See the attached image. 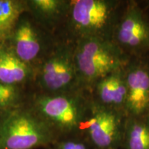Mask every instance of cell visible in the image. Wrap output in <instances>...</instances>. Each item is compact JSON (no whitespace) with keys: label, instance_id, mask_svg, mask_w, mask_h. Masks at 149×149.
<instances>
[{"label":"cell","instance_id":"6da1fadb","mask_svg":"<svg viewBox=\"0 0 149 149\" xmlns=\"http://www.w3.org/2000/svg\"><path fill=\"white\" fill-rule=\"evenodd\" d=\"M126 1L70 0L62 39L75 42L87 38L112 41Z\"/></svg>","mask_w":149,"mask_h":149},{"label":"cell","instance_id":"7a4b0ae2","mask_svg":"<svg viewBox=\"0 0 149 149\" xmlns=\"http://www.w3.org/2000/svg\"><path fill=\"white\" fill-rule=\"evenodd\" d=\"M58 137L32 109L19 107L5 111L0 121V149L48 148Z\"/></svg>","mask_w":149,"mask_h":149},{"label":"cell","instance_id":"3957f363","mask_svg":"<svg viewBox=\"0 0 149 149\" xmlns=\"http://www.w3.org/2000/svg\"><path fill=\"white\" fill-rule=\"evenodd\" d=\"M90 101L89 93L84 90L59 94L42 93L35 98L32 109L59 137L78 133Z\"/></svg>","mask_w":149,"mask_h":149},{"label":"cell","instance_id":"277c9868","mask_svg":"<svg viewBox=\"0 0 149 149\" xmlns=\"http://www.w3.org/2000/svg\"><path fill=\"white\" fill-rule=\"evenodd\" d=\"M74 59L80 87L87 92L97 80L124 67L128 60L112 41L96 38L74 42Z\"/></svg>","mask_w":149,"mask_h":149},{"label":"cell","instance_id":"5b68a950","mask_svg":"<svg viewBox=\"0 0 149 149\" xmlns=\"http://www.w3.org/2000/svg\"><path fill=\"white\" fill-rule=\"evenodd\" d=\"M44 93L59 94L82 90L74 59V43L57 40L40 65L37 74Z\"/></svg>","mask_w":149,"mask_h":149},{"label":"cell","instance_id":"8992f818","mask_svg":"<svg viewBox=\"0 0 149 149\" xmlns=\"http://www.w3.org/2000/svg\"><path fill=\"white\" fill-rule=\"evenodd\" d=\"M126 118L125 111L101 107L91 100L78 133L95 149L122 148Z\"/></svg>","mask_w":149,"mask_h":149},{"label":"cell","instance_id":"52a82bcc","mask_svg":"<svg viewBox=\"0 0 149 149\" xmlns=\"http://www.w3.org/2000/svg\"><path fill=\"white\" fill-rule=\"evenodd\" d=\"M112 42L128 59L149 54V17L138 1H126Z\"/></svg>","mask_w":149,"mask_h":149},{"label":"cell","instance_id":"ba28073f","mask_svg":"<svg viewBox=\"0 0 149 149\" xmlns=\"http://www.w3.org/2000/svg\"><path fill=\"white\" fill-rule=\"evenodd\" d=\"M123 69L127 86L126 115H149V54L129 58Z\"/></svg>","mask_w":149,"mask_h":149},{"label":"cell","instance_id":"9c48e42d","mask_svg":"<svg viewBox=\"0 0 149 149\" xmlns=\"http://www.w3.org/2000/svg\"><path fill=\"white\" fill-rule=\"evenodd\" d=\"M88 93L95 104L126 112L127 86L123 67L97 80Z\"/></svg>","mask_w":149,"mask_h":149},{"label":"cell","instance_id":"30bf717a","mask_svg":"<svg viewBox=\"0 0 149 149\" xmlns=\"http://www.w3.org/2000/svg\"><path fill=\"white\" fill-rule=\"evenodd\" d=\"M7 44L22 61L33 66L44 50V40L38 28L26 17L22 16Z\"/></svg>","mask_w":149,"mask_h":149},{"label":"cell","instance_id":"8fae6325","mask_svg":"<svg viewBox=\"0 0 149 149\" xmlns=\"http://www.w3.org/2000/svg\"><path fill=\"white\" fill-rule=\"evenodd\" d=\"M34 74V67L19 58L6 43L0 44V82L19 86Z\"/></svg>","mask_w":149,"mask_h":149},{"label":"cell","instance_id":"7c38bea8","mask_svg":"<svg viewBox=\"0 0 149 149\" xmlns=\"http://www.w3.org/2000/svg\"><path fill=\"white\" fill-rule=\"evenodd\" d=\"M70 0H28L29 13L36 21L51 31L61 29L66 19Z\"/></svg>","mask_w":149,"mask_h":149},{"label":"cell","instance_id":"4fadbf2b","mask_svg":"<svg viewBox=\"0 0 149 149\" xmlns=\"http://www.w3.org/2000/svg\"><path fill=\"white\" fill-rule=\"evenodd\" d=\"M123 149H149V115L127 116Z\"/></svg>","mask_w":149,"mask_h":149},{"label":"cell","instance_id":"5bb4252c","mask_svg":"<svg viewBox=\"0 0 149 149\" xmlns=\"http://www.w3.org/2000/svg\"><path fill=\"white\" fill-rule=\"evenodd\" d=\"M27 12V1L0 0V43L9 40L20 19Z\"/></svg>","mask_w":149,"mask_h":149},{"label":"cell","instance_id":"9a60e30c","mask_svg":"<svg viewBox=\"0 0 149 149\" xmlns=\"http://www.w3.org/2000/svg\"><path fill=\"white\" fill-rule=\"evenodd\" d=\"M23 94L19 86L9 85L0 82V111L21 107Z\"/></svg>","mask_w":149,"mask_h":149},{"label":"cell","instance_id":"2e32d148","mask_svg":"<svg viewBox=\"0 0 149 149\" xmlns=\"http://www.w3.org/2000/svg\"><path fill=\"white\" fill-rule=\"evenodd\" d=\"M51 149H95L88 140L79 133L57 138Z\"/></svg>","mask_w":149,"mask_h":149},{"label":"cell","instance_id":"e0dca14e","mask_svg":"<svg viewBox=\"0 0 149 149\" xmlns=\"http://www.w3.org/2000/svg\"><path fill=\"white\" fill-rule=\"evenodd\" d=\"M144 4H146L147 6L149 7V1H144Z\"/></svg>","mask_w":149,"mask_h":149},{"label":"cell","instance_id":"ac0fdd59","mask_svg":"<svg viewBox=\"0 0 149 149\" xmlns=\"http://www.w3.org/2000/svg\"><path fill=\"white\" fill-rule=\"evenodd\" d=\"M3 113H4V112H3V111H0V121H1V117H2V115H3Z\"/></svg>","mask_w":149,"mask_h":149},{"label":"cell","instance_id":"d6986e66","mask_svg":"<svg viewBox=\"0 0 149 149\" xmlns=\"http://www.w3.org/2000/svg\"><path fill=\"white\" fill-rule=\"evenodd\" d=\"M48 148H49V149H51V146H50V147H48Z\"/></svg>","mask_w":149,"mask_h":149},{"label":"cell","instance_id":"ffe728a7","mask_svg":"<svg viewBox=\"0 0 149 149\" xmlns=\"http://www.w3.org/2000/svg\"><path fill=\"white\" fill-rule=\"evenodd\" d=\"M0 44H1V43H0Z\"/></svg>","mask_w":149,"mask_h":149}]
</instances>
